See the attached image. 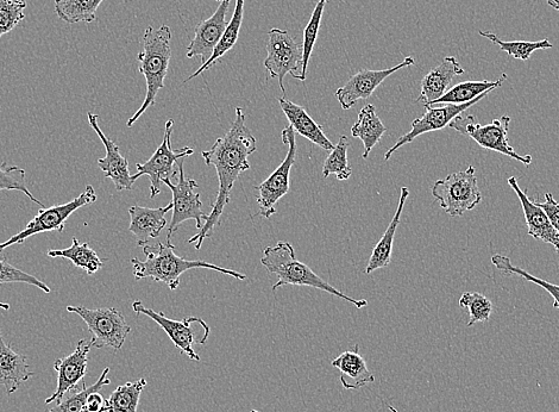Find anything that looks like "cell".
<instances>
[{
  "label": "cell",
  "instance_id": "22",
  "mask_svg": "<svg viewBox=\"0 0 559 412\" xmlns=\"http://www.w3.org/2000/svg\"><path fill=\"white\" fill-rule=\"evenodd\" d=\"M279 104L295 134L305 137L324 151L331 152L335 148L334 143L324 134L323 127L313 120L303 106L294 104L285 97L279 98Z\"/></svg>",
  "mask_w": 559,
  "mask_h": 412
},
{
  "label": "cell",
  "instance_id": "9",
  "mask_svg": "<svg viewBox=\"0 0 559 412\" xmlns=\"http://www.w3.org/2000/svg\"><path fill=\"white\" fill-rule=\"evenodd\" d=\"M295 131L291 126L282 130L281 140L284 145L288 146V152L284 161L276 170L270 174V177L256 186L257 203L260 205V211L255 216H263L270 218L276 214V204L281 198H284L291 187V171L297 158V141H295Z\"/></svg>",
  "mask_w": 559,
  "mask_h": 412
},
{
  "label": "cell",
  "instance_id": "21",
  "mask_svg": "<svg viewBox=\"0 0 559 412\" xmlns=\"http://www.w3.org/2000/svg\"><path fill=\"white\" fill-rule=\"evenodd\" d=\"M171 210H173V203L157 209L140 205L131 206L129 232L136 236L137 246L144 247L150 240L160 236L162 230L167 227L166 215Z\"/></svg>",
  "mask_w": 559,
  "mask_h": 412
},
{
  "label": "cell",
  "instance_id": "12",
  "mask_svg": "<svg viewBox=\"0 0 559 412\" xmlns=\"http://www.w3.org/2000/svg\"><path fill=\"white\" fill-rule=\"evenodd\" d=\"M184 161L185 159H181L178 162L179 178L177 185H174L172 180L169 179L163 181V184L167 185L173 193V216L171 224L168 226L167 243H172V236L177 233L182 223L193 220L200 230L203 228V222L209 217L202 210L203 203L200 199V193L196 192L199 184L196 180L185 177Z\"/></svg>",
  "mask_w": 559,
  "mask_h": 412
},
{
  "label": "cell",
  "instance_id": "30",
  "mask_svg": "<svg viewBox=\"0 0 559 412\" xmlns=\"http://www.w3.org/2000/svg\"><path fill=\"white\" fill-rule=\"evenodd\" d=\"M104 0H55V14L68 24L93 23Z\"/></svg>",
  "mask_w": 559,
  "mask_h": 412
},
{
  "label": "cell",
  "instance_id": "15",
  "mask_svg": "<svg viewBox=\"0 0 559 412\" xmlns=\"http://www.w3.org/2000/svg\"><path fill=\"white\" fill-rule=\"evenodd\" d=\"M416 64V60L412 56H408L398 66L388 68V70L372 71L362 70L354 74L344 86L339 87L335 93V97L342 109L345 111L354 108L358 101H366L373 96L378 87L392 74L403 70V68L411 67Z\"/></svg>",
  "mask_w": 559,
  "mask_h": 412
},
{
  "label": "cell",
  "instance_id": "44",
  "mask_svg": "<svg viewBox=\"0 0 559 412\" xmlns=\"http://www.w3.org/2000/svg\"><path fill=\"white\" fill-rule=\"evenodd\" d=\"M0 308L4 309L5 311H8L10 310V305L0 302Z\"/></svg>",
  "mask_w": 559,
  "mask_h": 412
},
{
  "label": "cell",
  "instance_id": "2",
  "mask_svg": "<svg viewBox=\"0 0 559 412\" xmlns=\"http://www.w3.org/2000/svg\"><path fill=\"white\" fill-rule=\"evenodd\" d=\"M143 253L146 254V260L134 258L130 261L136 280L152 278L156 283L166 284L172 291L178 290L182 274L196 270V268L223 273L238 280L247 279V276L240 272L228 270V268L219 267L210 262L180 258L175 254V247L172 243L163 245L162 242H159L156 246L146 245L143 247Z\"/></svg>",
  "mask_w": 559,
  "mask_h": 412
},
{
  "label": "cell",
  "instance_id": "19",
  "mask_svg": "<svg viewBox=\"0 0 559 412\" xmlns=\"http://www.w3.org/2000/svg\"><path fill=\"white\" fill-rule=\"evenodd\" d=\"M508 185L512 187L519 198L521 208H523L527 230L529 235L536 240L543 241L555 247L559 255V236L549 220L545 211L538 204L533 202L526 192L520 189L518 180L515 177L508 179Z\"/></svg>",
  "mask_w": 559,
  "mask_h": 412
},
{
  "label": "cell",
  "instance_id": "7",
  "mask_svg": "<svg viewBox=\"0 0 559 412\" xmlns=\"http://www.w3.org/2000/svg\"><path fill=\"white\" fill-rule=\"evenodd\" d=\"M97 202V193L92 185H87L86 190L80 196L72 199L71 202L62 205H55L52 208H43L33 221L27 224L22 232L11 236L8 241L0 243V253L6 248L14 245H20L29 239L41 233L58 232L64 233L66 222L75 211L83 208V206Z\"/></svg>",
  "mask_w": 559,
  "mask_h": 412
},
{
  "label": "cell",
  "instance_id": "1",
  "mask_svg": "<svg viewBox=\"0 0 559 412\" xmlns=\"http://www.w3.org/2000/svg\"><path fill=\"white\" fill-rule=\"evenodd\" d=\"M256 139L246 124V115L242 108H236V118L228 133L219 137L209 151L202 153L207 166L216 168L219 181L216 202L212 204L209 217L197 235L188 240L196 245L197 251L203 247L206 239L221 226L225 206L231 201V190L243 172L250 168L249 156L256 152Z\"/></svg>",
  "mask_w": 559,
  "mask_h": 412
},
{
  "label": "cell",
  "instance_id": "37",
  "mask_svg": "<svg viewBox=\"0 0 559 412\" xmlns=\"http://www.w3.org/2000/svg\"><path fill=\"white\" fill-rule=\"evenodd\" d=\"M460 307L469 312L468 327L474 326L475 323L488 322L493 312L492 302L479 292L463 293Z\"/></svg>",
  "mask_w": 559,
  "mask_h": 412
},
{
  "label": "cell",
  "instance_id": "31",
  "mask_svg": "<svg viewBox=\"0 0 559 412\" xmlns=\"http://www.w3.org/2000/svg\"><path fill=\"white\" fill-rule=\"evenodd\" d=\"M146 386L147 380L144 378L118 386L109 399H105L102 412H137L138 403Z\"/></svg>",
  "mask_w": 559,
  "mask_h": 412
},
{
  "label": "cell",
  "instance_id": "23",
  "mask_svg": "<svg viewBox=\"0 0 559 412\" xmlns=\"http://www.w3.org/2000/svg\"><path fill=\"white\" fill-rule=\"evenodd\" d=\"M34 376L35 373L29 370L27 357L6 345L0 330V386H4L10 396Z\"/></svg>",
  "mask_w": 559,
  "mask_h": 412
},
{
  "label": "cell",
  "instance_id": "5",
  "mask_svg": "<svg viewBox=\"0 0 559 412\" xmlns=\"http://www.w3.org/2000/svg\"><path fill=\"white\" fill-rule=\"evenodd\" d=\"M432 196L451 217H460L474 210L482 201L475 167L469 166L466 171L437 180L432 186Z\"/></svg>",
  "mask_w": 559,
  "mask_h": 412
},
{
  "label": "cell",
  "instance_id": "20",
  "mask_svg": "<svg viewBox=\"0 0 559 412\" xmlns=\"http://www.w3.org/2000/svg\"><path fill=\"white\" fill-rule=\"evenodd\" d=\"M464 70L455 56H447L437 67L426 74L420 86V96L417 103L431 106L443 97L456 77L463 76Z\"/></svg>",
  "mask_w": 559,
  "mask_h": 412
},
{
  "label": "cell",
  "instance_id": "35",
  "mask_svg": "<svg viewBox=\"0 0 559 412\" xmlns=\"http://www.w3.org/2000/svg\"><path fill=\"white\" fill-rule=\"evenodd\" d=\"M328 4V0H318L316 8H314L311 16V20L304 30V41H303V68H301V73L299 80H306L307 67H309V62L311 60V55L313 52L314 45H316L317 37L319 34L320 24H322L325 6Z\"/></svg>",
  "mask_w": 559,
  "mask_h": 412
},
{
  "label": "cell",
  "instance_id": "41",
  "mask_svg": "<svg viewBox=\"0 0 559 412\" xmlns=\"http://www.w3.org/2000/svg\"><path fill=\"white\" fill-rule=\"evenodd\" d=\"M533 202L538 204L540 208L545 211V214L549 217L552 227L555 228L559 236V203L556 201L554 196H552L551 193H545V202L539 203L536 199H533Z\"/></svg>",
  "mask_w": 559,
  "mask_h": 412
},
{
  "label": "cell",
  "instance_id": "34",
  "mask_svg": "<svg viewBox=\"0 0 559 412\" xmlns=\"http://www.w3.org/2000/svg\"><path fill=\"white\" fill-rule=\"evenodd\" d=\"M350 143L347 136H341L337 146L332 149L323 165V177L328 178L331 174H336L338 180H348L353 174L348 161V149Z\"/></svg>",
  "mask_w": 559,
  "mask_h": 412
},
{
  "label": "cell",
  "instance_id": "11",
  "mask_svg": "<svg viewBox=\"0 0 559 412\" xmlns=\"http://www.w3.org/2000/svg\"><path fill=\"white\" fill-rule=\"evenodd\" d=\"M133 310L136 315H146L152 318L154 322L165 330L169 339L172 340L174 346L177 347L181 353L186 354L191 360L200 361L199 354L194 351V346L204 345L211 333L210 326L200 329L193 328L194 324H197L202 318L187 317L181 321L171 320V318L166 317L162 312L147 308L141 301H135L133 303Z\"/></svg>",
  "mask_w": 559,
  "mask_h": 412
},
{
  "label": "cell",
  "instance_id": "43",
  "mask_svg": "<svg viewBox=\"0 0 559 412\" xmlns=\"http://www.w3.org/2000/svg\"><path fill=\"white\" fill-rule=\"evenodd\" d=\"M546 2H548L551 8H554L555 10L559 11V0H546Z\"/></svg>",
  "mask_w": 559,
  "mask_h": 412
},
{
  "label": "cell",
  "instance_id": "40",
  "mask_svg": "<svg viewBox=\"0 0 559 412\" xmlns=\"http://www.w3.org/2000/svg\"><path fill=\"white\" fill-rule=\"evenodd\" d=\"M10 283H24L39 287L45 293H50V287L41 282L39 278L31 276V274L20 270L9 264L8 261L0 259V285Z\"/></svg>",
  "mask_w": 559,
  "mask_h": 412
},
{
  "label": "cell",
  "instance_id": "4",
  "mask_svg": "<svg viewBox=\"0 0 559 412\" xmlns=\"http://www.w3.org/2000/svg\"><path fill=\"white\" fill-rule=\"evenodd\" d=\"M261 264L268 273L275 274L279 278L278 283L273 286V291L284 285L307 286L328 292L330 295L355 305L357 309L366 308L368 305L367 299H355L344 295L342 291L320 278L309 266L295 257L291 243L281 241L274 247H267L263 251Z\"/></svg>",
  "mask_w": 559,
  "mask_h": 412
},
{
  "label": "cell",
  "instance_id": "26",
  "mask_svg": "<svg viewBox=\"0 0 559 412\" xmlns=\"http://www.w3.org/2000/svg\"><path fill=\"white\" fill-rule=\"evenodd\" d=\"M387 128L382 123L376 108L373 104H368L362 108L358 114V120L351 128V135L357 137L363 143L364 152L362 159H368L370 152L378 145L382 136L386 134Z\"/></svg>",
  "mask_w": 559,
  "mask_h": 412
},
{
  "label": "cell",
  "instance_id": "18",
  "mask_svg": "<svg viewBox=\"0 0 559 412\" xmlns=\"http://www.w3.org/2000/svg\"><path fill=\"white\" fill-rule=\"evenodd\" d=\"M87 118H89L90 126L96 131L99 139L102 140L105 146V158L98 160L100 170L104 172L106 178L112 180L117 191L133 190L135 181L130 174L128 160L119 152L117 143L111 140L109 136H106L103 130L100 129L98 124L99 116L89 112Z\"/></svg>",
  "mask_w": 559,
  "mask_h": 412
},
{
  "label": "cell",
  "instance_id": "33",
  "mask_svg": "<svg viewBox=\"0 0 559 412\" xmlns=\"http://www.w3.org/2000/svg\"><path fill=\"white\" fill-rule=\"evenodd\" d=\"M109 373L110 368L106 367L103 373L100 374L96 384L86 386L84 383L83 389L75 392L71 397L62 398L61 401L56 404V407L47 412H84L87 398H89L93 392H99L103 390L105 386L111 384V380L108 378Z\"/></svg>",
  "mask_w": 559,
  "mask_h": 412
},
{
  "label": "cell",
  "instance_id": "45",
  "mask_svg": "<svg viewBox=\"0 0 559 412\" xmlns=\"http://www.w3.org/2000/svg\"><path fill=\"white\" fill-rule=\"evenodd\" d=\"M388 409L391 410L392 412H399L397 409L391 407V405H389Z\"/></svg>",
  "mask_w": 559,
  "mask_h": 412
},
{
  "label": "cell",
  "instance_id": "28",
  "mask_svg": "<svg viewBox=\"0 0 559 412\" xmlns=\"http://www.w3.org/2000/svg\"><path fill=\"white\" fill-rule=\"evenodd\" d=\"M49 258H65L71 260L75 267L81 268L89 276L97 273L103 268L104 261L93 251L89 243H80L77 237H73L72 246L66 249H50L47 252Z\"/></svg>",
  "mask_w": 559,
  "mask_h": 412
},
{
  "label": "cell",
  "instance_id": "42",
  "mask_svg": "<svg viewBox=\"0 0 559 412\" xmlns=\"http://www.w3.org/2000/svg\"><path fill=\"white\" fill-rule=\"evenodd\" d=\"M105 404V399L99 392H93L85 405L84 412H102Z\"/></svg>",
  "mask_w": 559,
  "mask_h": 412
},
{
  "label": "cell",
  "instance_id": "14",
  "mask_svg": "<svg viewBox=\"0 0 559 412\" xmlns=\"http://www.w3.org/2000/svg\"><path fill=\"white\" fill-rule=\"evenodd\" d=\"M488 93L489 92L483 93V95L477 97L474 101L461 105L447 104L442 106H425V114L417 118V120H414L411 130L408 131L407 134L401 136L391 149H388L385 154V160L388 161L391 159L392 155L397 152L398 149L413 142L420 135L447 128L457 116L462 115L463 112L467 111L471 106L481 102L483 98L488 96Z\"/></svg>",
  "mask_w": 559,
  "mask_h": 412
},
{
  "label": "cell",
  "instance_id": "3",
  "mask_svg": "<svg viewBox=\"0 0 559 412\" xmlns=\"http://www.w3.org/2000/svg\"><path fill=\"white\" fill-rule=\"evenodd\" d=\"M172 30L166 24L159 29L147 27L142 37L143 49L137 56L138 71L146 78L147 93L141 108L130 118L127 126L133 127L144 112L156 103L157 93L165 87L172 58Z\"/></svg>",
  "mask_w": 559,
  "mask_h": 412
},
{
  "label": "cell",
  "instance_id": "8",
  "mask_svg": "<svg viewBox=\"0 0 559 412\" xmlns=\"http://www.w3.org/2000/svg\"><path fill=\"white\" fill-rule=\"evenodd\" d=\"M67 312L83 318L92 334L93 347L98 349L111 347L115 352L121 351L131 333L124 315L115 308L67 307Z\"/></svg>",
  "mask_w": 559,
  "mask_h": 412
},
{
  "label": "cell",
  "instance_id": "16",
  "mask_svg": "<svg viewBox=\"0 0 559 412\" xmlns=\"http://www.w3.org/2000/svg\"><path fill=\"white\" fill-rule=\"evenodd\" d=\"M93 348L92 340H80L75 351L64 359H56L54 370L58 373V387L52 396L46 399V404L60 402L67 392L78 389L79 383H84L89 364V354Z\"/></svg>",
  "mask_w": 559,
  "mask_h": 412
},
{
  "label": "cell",
  "instance_id": "17",
  "mask_svg": "<svg viewBox=\"0 0 559 412\" xmlns=\"http://www.w3.org/2000/svg\"><path fill=\"white\" fill-rule=\"evenodd\" d=\"M230 2L231 0H222L215 14L209 20L198 24L191 45L187 48L186 55L188 59L199 56L200 60H202V66L210 60L213 52L216 51L219 42L222 40L226 27H228L225 17Z\"/></svg>",
  "mask_w": 559,
  "mask_h": 412
},
{
  "label": "cell",
  "instance_id": "36",
  "mask_svg": "<svg viewBox=\"0 0 559 412\" xmlns=\"http://www.w3.org/2000/svg\"><path fill=\"white\" fill-rule=\"evenodd\" d=\"M492 264L496 268H498L500 272H504L505 274H512V276H518L527 280V282L543 287V289L548 291L549 295L554 298V307L559 311V285L551 284L549 282H546V280L532 276V274L529 272L521 270V268L514 266L511 259L505 257V255H494V257L492 258Z\"/></svg>",
  "mask_w": 559,
  "mask_h": 412
},
{
  "label": "cell",
  "instance_id": "24",
  "mask_svg": "<svg viewBox=\"0 0 559 412\" xmlns=\"http://www.w3.org/2000/svg\"><path fill=\"white\" fill-rule=\"evenodd\" d=\"M332 366L341 372V383L344 389L356 390L375 382L374 374L369 371L366 360L358 353V346L354 351L339 355L332 361Z\"/></svg>",
  "mask_w": 559,
  "mask_h": 412
},
{
  "label": "cell",
  "instance_id": "47",
  "mask_svg": "<svg viewBox=\"0 0 559 412\" xmlns=\"http://www.w3.org/2000/svg\"><path fill=\"white\" fill-rule=\"evenodd\" d=\"M217 2H222V0H217Z\"/></svg>",
  "mask_w": 559,
  "mask_h": 412
},
{
  "label": "cell",
  "instance_id": "25",
  "mask_svg": "<svg viewBox=\"0 0 559 412\" xmlns=\"http://www.w3.org/2000/svg\"><path fill=\"white\" fill-rule=\"evenodd\" d=\"M408 196H410V190H408L407 187H403L400 193L397 212H395L392 222L389 223L385 234H383L381 240L378 242V245L374 247L372 255H370L366 268L367 274H372L373 272L380 270V268H385L391 264L394 237L395 234H397L401 215H403Z\"/></svg>",
  "mask_w": 559,
  "mask_h": 412
},
{
  "label": "cell",
  "instance_id": "46",
  "mask_svg": "<svg viewBox=\"0 0 559 412\" xmlns=\"http://www.w3.org/2000/svg\"><path fill=\"white\" fill-rule=\"evenodd\" d=\"M250 412H262V411H257V410H251Z\"/></svg>",
  "mask_w": 559,
  "mask_h": 412
},
{
  "label": "cell",
  "instance_id": "13",
  "mask_svg": "<svg viewBox=\"0 0 559 412\" xmlns=\"http://www.w3.org/2000/svg\"><path fill=\"white\" fill-rule=\"evenodd\" d=\"M268 35L265 67L270 78L279 79L280 89L286 95L284 79L287 74L290 73L295 78L299 72L300 77L303 68V45H298L287 30L272 29Z\"/></svg>",
  "mask_w": 559,
  "mask_h": 412
},
{
  "label": "cell",
  "instance_id": "10",
  "mask_svg": "<svg viewBox=\"0 0 559 412\" xmlns=\"http://www.w3.org/2000/svg\"><path fill=\"white\" fill-rule=\"evenodd\" d=\"M174 121L169 120L166 123L165 136L163 141L156 152L144 164H137V173L134 174L133 179L136 181L138 178L148 176L150 180V198H155L160 195L163 181L166 179L172 180L177 177L178 172L174 170V165L178 164L181 159L187 158L194 154V149L185 147L174 151L172 148V133Z\"/></svg>",
  "mask_w": 559,
  "mask_h": 412
},
{
  "label": "cell",
  "instance_id": "32",
  "mask_svg": "<svg viewBox=\"0 0 559 412\" xmlns=\"http://www.w3.org/2000/svg\"><path fill=\"white\" fill-rule=\"evenodd\" d=\"M482 37H486L489 41H492L494 45L499 46L501 51L506 52L508 55L513 56V58L527 61L530 60L531 55L536 51H543V49H551L554 45H551L549 40H542L536 42L530 41H502L493 33L489 31H479Z\"/></svg>",
  "mask_w": 559,
  "mask_h": 412
},
{
  "label": "cell",
  "instance_id": "38",
  "mask_svg": "<svg viewBox=\"0 0 559 412\" xmlns=\"http://www.w3.org/2000/svg\"><path fill=\"white\" fill-rule=\"evenodd\" d=\"M25 176H27V173H25L23 168L9 166L6 162H3V164H0V191H21L25 196L29 197L31 202L39 204L42 209L45 208V204L35 198L33 193L29 191Z\"/></svg>",
  "mask_w": 559,
  "mask_h": 412
},
{
  "label": "cell",
  "instance_id": "27",
  "mask_svg": "<svg viewBox=\"0 0 559 412\" xmlns=\"http://www.w3.org/2000/svg\"><path fill=\"white\" fill-rule=\"evenodd\" d=\"M506 79L507 74H502V77L495 81H464V83L451 87V89H449L443 97L439 98L438 101L432 105H461L474 101V99L480 97L483 93L491 92L498 89V87H501Z\"/></svg>",
  "mask_w": 559,
  "mask_h": 412
},
{
  "label": "cell",
  "instance_id": "6",
  "mask_svg": "<svg viewBox=\"0 0 559 412\" xmlns=\"http://www.w3.org/2000/svg\"><path fill=\"white\" fill-rule=\"evenodd\" d=\"M475 121V116L460 115L448 127L458 131L460 134L471 137L482 148L510 156L511 159L517 160L526 166L532 164L531 155L518 154L514 151L510 142H508V129H510L512 121L510 116L496 118V120L486 124V126H481V124Z\"/></svg>",
  "mask_w": 559,
  "mask_h": 412
},
{
  "label": "cell",
  "instance_id": "29",
  "mask_svg": "<svg viewBox=\"0 0 559 412\" xmlns=\"http://www.w3.org/2000/svg\"><path fill=\"white\" fill-rule=\"evenodd\" d=\"M243 15L244 0H236L234 16H232L230 23H228V27H226L222 40L221 42H219L216 51L213 52L210 60L207 61L205 65L200 66L199 70L196 73H193L190 78H187L184 83H188V81L199 77L200 74H203L205 71L209 70V68L215 65L219 59H222L226 53L230 52L231 49L235 47L238 41V37H240Z\"/></svg>",
  "mask_w": 559,
  "mask_h": 412
},
{
  "label": "cell",
  "instance_id": "39",
  "mask_svg": "<svg viewBox=\"0 0 559 412\" xmlns=\"http://www.w3.org/2000/svg\"><path fill=\"white\" fill-rule=\"evenodd\" d=\"M27 0H0V37L11 33L24 18Z\"/></svg>",
  "mask_w": 559,
  "mask_h": 412
}]
</instances>
